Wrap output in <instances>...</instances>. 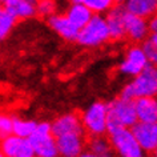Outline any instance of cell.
Returning <instances> with one entry per match:
<instances>
[{
	"label": "cell",
	"mask_w": 157,
	"mask_h": 157,
	"mask_svg": "<svg viewBox=\"0 0 157 157\" xmlns=\"http://www.w3.org/2000/svg\"><path fill=\"white\" fill-rule=\"evenodd\" d=\"M121 96L125 99L136 100L140 97L157 96V68L151 64L125 85L121 91Z\"/></svg>",
	"instance_id": "obj_1"
},
{
	"label": "cell",
	"mask_w": 157,
	"mask_h": 157,
	"mask_svg": "<svg viewBox=\"0 0 157 157\" xmlns=\"http://www.w3.org/2000/svg\"><path fill=\"white\" fill-rule=\"evenodd\" d=\"M108 137L115 148L117 157H147V152L137 141L132 128L111 127L108 131Z\"/></svg>",
	"instance_id": "obj_2"
},
{
	"label": "cell",
	"mask_w": 157,
	"mask_h": 157,
	"mask_svg": "<svg viewBox=\"0 0 157 157\" xmlns=\"http://www.w3.org/2000/svg\"><path fill=\"white\" fill-rule=\"evenodd\" d=\"M109 39H111V33H109L107 19L100 13H95L88 21V24L80 29L76 41L87 48H96L105 44Z\"/></svg>",
	"instance_id": "obj_3"
},
{
	"label": "cell",
	"mask_w": 157,
	"mask_h": 157,
	"mask_svg": "<svg viewBox=\"0 0 157 157\" xmlns=\"http://www.w3.org/2000/svg\"><path fill=\"white\" fill-rule=\"evenodd\" d=\"M108 115H109V128L111 127L132 128L139 121L135 107V100L125 99L123 96L112 100L108 104Z\"/></svg>",
	"instance_id": "obj_4"
},
{
	"label": "cell",
	"mask_w": 157,
	"mask_h": 157,
	"mask_svg": "<svg viewBox=\"0 0 157 157\" xmlns=\"http://www.w3.org/2000/svg\"><path fill=\"white\" fill-rule=\"evenodd\" d=\"M85 132L89 136H103L109 131L108 104L97 101L85 109L81 115Z\"/></svg>",
	"instance_id": "obj_5"
},
{
	"label": "cell",
	"mask_w": 157,
	"mask_h": 157,
	"mask_svg": "<svg viewBox=\"0 0 157 157\" xmlns=\"http://www.w3.org/2000/svg\"><path fill=\"white\" fill-rule=\"evenodd\" d=\"M37 157H56L59 156L56 137L52 131V124L39 123L32 136L29 137Z\"/></svg>",
	"instance_id": "obj_6"
},
{
	"label": "cell",
	"mask_w": 157,
	"mask_h": 157,
	"mask_svg": "<svg viewBox=\"0 0 157 157\" xmlns=\"http://www.w3.org/2000/svg\"><path fill=\"white\" fill-rule=\"evenodd\" d=\"M149 65H151V61L144 47L132 45L127 49L124 59L119 64V72L124 76L135 77L144 69H147Z\"/></svg>",
	"instance_id": "obj_7"
},
{
	"label": "cell",
	"mask_w": 157,
	"mask_h": 157,
	"mask_svg": "<svg viewBox=\"0 0 157 157\" xmlns=\"http://www.w3.org/2000/svg\"><path fill=\"white\" fill-rule=\"evenodd\" d=\"M2 156L4 157H35V148L28 137L10 135L2 140Z\"/></svg>",
	"instance_id": "obj_8"
},
{
	"label": "cell",
	"mask_w": 157,
	"mask_h": 157,
	"mask_svg": "<svg viewBox=\"0 0 157 157\" xmlns=\"http://www.w3.org/2000/svg\"><path fill=\"white\" fill-rule=\"evenodd\" d=\"M56 144L60 157H78L85 151L87 141L84 133H67L56 137Z\"/></svg>",
	"instance_id": "obj_9"
},
{
	"label": "cell",
	"mask_w": 157,
	"mask_h": 157,
	"mask_svg": "<svg viewBox=\"0 0 157 157\" xmlns=\"http://www.w3.org/2000/svg\"><path fill=\"white\" fill-rule=\"evenodd\" d=\"M132 132L147 153H153L157 149V123L137 121L132 127Z\"/></svg>",
	"instance_id": "obj_10"
},
{
	"label": "cell",
	"mask_w": 157,
	"mask_h": 157,
	"mask_svg": "<svg viewBox=\"0 0 157 157\" xmlns=\"http://www.w3.org/2000/svg\"><path fill=\"white\" fill-rule=\"evenodd\" d=\"M125 31H127V37L129 40L135 43L145 41L151 33L149 20L145 17L137 16V15L125 12Z\"/></svg>",
	"instance_id": "obj_11"
},
{
	"label": "cell",
	"mask_w": 157,
	"mask_h": 157,
	"mask_svg": "<svg viewBox=\"0 0 157 157\" xmlns=\"http://www.w3.org/2000/svg\"><path fill=\"white\" fill-rule=\"evenodd\" d=\"M52 131L55 137L67 135V133H84L83 120L76 113H65L63 116H59L52 123Z\"/></svg>",
	"instance_id": "obj_12"
},
{
	"label": "cell",
	"mask_w": 157,
	"mask_h": 157,
	"mask_svg": "<svg viewBox=\"0 0 157 157\" xmlns=\"http://www.w3.org/2000/svg\"><path fill=\"white\" fill-rule=\"evenodd\" d=\"M125 8L121 6H115L107 12V23L111 39L115 41H120L124 37H127V31H125Z\"/></svg>",
	"instance_id": "obj_13"
},
{
	"label": "cell",
	"mask_w": 157,
	"mask_h": 157,
	"mask_svg": "<svg viewBox=\"0 0 157 157\" xmlns=\"http://www.w3.org/2000/svg\"><path fill=\"white\" fill-rule=\"evenodd\" d=\"M48 25L55 31L61 39L67 41H76L80 29L69 20L67 15H57L55 13L48 17Z\"/></svg>",
	"instance_id": "obj_14"
},
{
	"label": "cell",
	"mask_w": 157,
	"mask_h": 157,
	"mask_svg": "<svg viewBox=\"0 0 157 157\" xmlns=\"http://www.w3.org/2000/svg\"><path fill=\"white\" fill-rule=\"evenodd\" d=\"M135 107H136L139 121L157 123V96L136 99Z\"/></svg>",
	"instance_id": "obj_15"
},
{
	"label": "cell",
	"mask_w": 157,
	"mask_h": 157,
	"mask_svg": "<svg viewBox=\"0 0 157 157\" xmlns=\"http://www.w3.org/2000/svg\"><path fill=\"white\" fill-rule=\"evenodd\" d=\"M37 2L39 0H10L4 3V7L17 19H28L37 15Z\"/></svg>",
	"instance_id": "obj_16"
},
{
	"label": "cell",
	"mask_w": 157,
	"mask_h": 157,
	"mask_svg": "<svg viewBox=\"0 0 157 157\" xmlns=\"http://www.w3.org/2000/svg\"><path fill=\"white\" fill-rule=\"evenodd\" d=\"M124 8L129 13L151 19L157 13V0H127Z\"/></svg>",
	"instance_id": "obj_17"
},
{
	"label": "cell",
	"mask_w": 157,
	"mask_h": 157,
	"mask_svg": "<svg viewBox=\"0 0 157 157\" xmlns=\"http://www.w3.org/2000/svg\"><path fill=\"white\" fill-rule=\"evenodd\" d=\"M65 15L69 17V20L72 21L78 29H81L84 25L88 24V21L91 20L95 13H93L84 3H78V4H71L69 8L67 10Z\"/></svg>",
	"instance_id": "obj_18"
},
{
	"label": "cell",
	"mask_w": 157,
	"mask_h": 157,
	"mask_svg": "<svg viewBox=\"0 0 157 157\" xmlns=\"http://www.w3.org/2000/svg\"><path fill=\"white\" fill-rule=\"evenodd\" d=\"M88 149L92 151L95 155L99 157H117L115 148L109 140V137L103 136H91V139L88 140Z\"/></svg>",
	"instance_id": "obj_19"
},
{
	"label": "cell",
	"mask_w": 157,
	"mask_h": 157,
	"mask_svg": "<svg viewBox=\"0 0 157 157\" xmlns=\"http://www.w3.org/2000/svg\"><path fill=\"white\" fill-rule=\"evenodd\" d=\"M17 17L12 12H10L6 7H3L0 11V37L6 39L12 31V28L16 24Z\"/></svg>",
	"instance_id": "obj_20"
},
{
	"label": "cell",
	"mask_w": 157,
	"mask_h": 157,
	"mask_svg": "<svg viewBox=\"0 0 157 157\" xmlns=\"http://www.w3.org/2000/svg\"><path fill=\"white\" fill-rule=\"evenodd\" d=\"M37 127V123L32 120H23L19 117H13V135L21 136V137H29L32 136L35 129Z\"/></svg>",
	"instance_id": "obj_21"
},
{
	"label": "cell",
	"mask_w": 157,
	"mask_h": 157,
	"mask_svg": "<svg viewBox=\"0 0 157 157\" xmlns=\"http://www.w3.org/2000/svg\"><path fill=\"white\" fill-rule=\"evenodd\" d=\"M83 3L92 11L93 13H104L113 8L116 0H83Z\"/></svg>",
	"instance_id": "obj_22"
},
{
	"label": "cell",
	"mask_w": 157,
	"mask_h": 157,
	"mask_svg": "<svg viewBox=\"0 0 157 157\" xmlns=\"http://www.w3.org/2000/svg\"><path fill=\"white\" fill-rule=\"evenodd\" d=\"M144 49L147 52L151 64L157 67V33H151L149 37L144 41Z\"/></svg>",
	"instance_id": "obj_23"
},
{
	"label": "cell",
	"mask_w": 157,
	"mask_h": 157,
	"mask_svg": "<svg viewBox=\"0 0 157 157\" xmlns=\"http://www.w3.org/2000/svg\"><path fill=\"white\" fill-rule=\"evenodd\" d=\"M56 11V4L53 0H39L37 2V15H40L41 17H47L55 15Z\"/></svg>",
	"instance_id": "obj_24"
},
{
	"label": "cell",
	"mask_w": 157,
	"mask_h": 157,
	"mask_svg": "<svg viewBox=\"0 0 157 157\" xmlns=\"http://www.w3.org/2000/svg\"><path fill=\"white\" fill-rule=\"evenodd\" d=\"M0 133L2 137H7L13 133V117L8 115H2L0 117Z\"/></svg>",
	"instance_id": "obj_25"
},
{
	"label": "cell",
	"mask_w": 157,
	"mask_h": 157,
	"mask_svg": "<svg viewBox=\"0 0 157 157\" xmlns=\"http://www.w3.org/2000/svg\"><path fill=\"white\" fill-rule=\"evenodd\" d=\"M149 27H151V33H157V13L149 19Z\"/></svg>",
	"instance_id": "obj_26"
},
{
	"label": "cell",
	"mask_w": 157,
	"mask_h": 157,
	"mask_svg": "<svg viewBox=\"0 0 157 157\" xmlns=\"http://www.w3.org/2000/svg\"><path fill=\"white\" fill-rule=\"evenodd\" d=\"M78 157H99V156L95 155V153H93L92 151H89V149H88V151H84Z\"/></svg>",
	"instance_id": "obj_27"
},
{
	"label": "cell",
	"mask_w": 157,
	"mask_h": 157,
	"mask_svg": "<svg viewBox=\"0 0 157 157\" xmlns=\"http://www.w3.org/2000/svg\"><path fill=\"white\" fill-rule=\"evenodd\" d=\"M71 4H78V3H83V0H69Z\"/></svg>",
	"instance_id": "obj_28"
},
{
	"label": "cell",
	"mask_w": 157,
	"mask_h": 157,
	"mask_svg": "<svg viewBox=\"0 0 157 157\" xmlns=\"http://www.w3.org/2000/svg\"><path fill=\"white\" fill-rule=\"evenodd\" d=\"M125 2H127V0H116L117 4H123V3H125Z\"/></svg>",
	"instance_id": "obj_29"
},
{
	"label": "cell",
	"mask_w": 157,
	"mask_h": 157,
	"mask_svg": "<svg viewBox=\"0 0 157 157\" xmlns=\"http://www.w3.org/2000/svg\"><path fill=\"white\" fill-rule=\"evenodd\" d=\"M152 157H157V149H156V151L152 153Z\"/></svg>",
	"instance_id": "obj_30"
},
{
	"label": "cell",
	"mask_w": 157,
	"mask_h": 157,
	"mask_svg": "<svg viewBox=\"0 0 157 157\" xmlns=\"http://www.w3.org/2000/svg\"><path fill=\"white\" fill-rule=\"evenodd\" d=\"M56 157H57V156H56Z\"/></svg>",
	"instance_id": "obj_31"
}]
</instances>
